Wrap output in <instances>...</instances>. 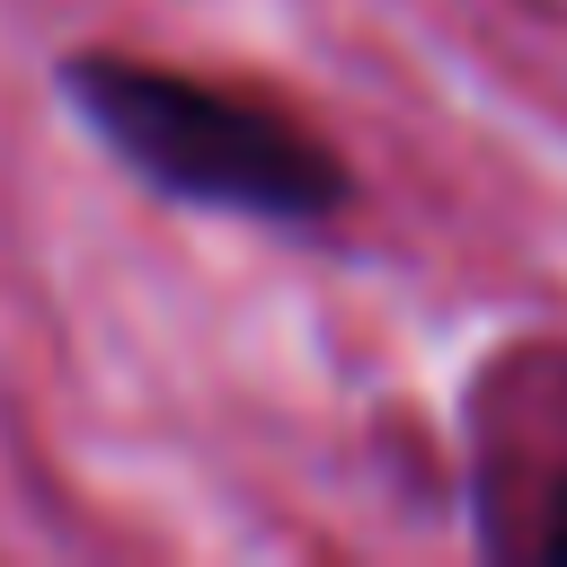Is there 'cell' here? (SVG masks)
Instances as JSON below:
<instances>
[{
	"label": "cell",
	"mask_w": 567,
	"mask_h": 567,
	"mask_svg": "<svg viewBox=\"0 0 567 567\" xmlns=\"http://www.w3.org/2000/svg\"><path fill=\"white\" fill-rule=\"evenodd\" d=\"M62 97L133 177H151L177 204H213L284 230H310L346 204V168L328 159V142L248 89L133 62V53H71Z\"/></svg>",
	"instance_id": "cell-1"
},
{
	"label": "cell",
	"mask_w": 567,
	"mask_h": 567,
	"mask_svg": "<svg viewBox=\"0 0 567 567\" xmlns=\"http://www.w3.org/2000/svg\"><path fill=\"white\" fill-rule=\"evenodd\" d=\"M532 549H540V558H567V470H558L549 496H540V532H532Z\"/></svg>",
	"instance_id": "cell-2"
}]
</instances>
